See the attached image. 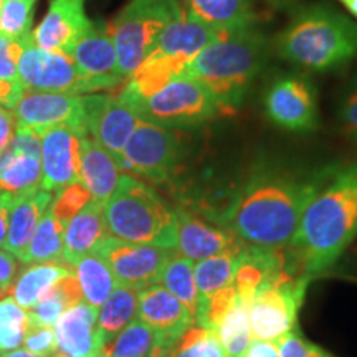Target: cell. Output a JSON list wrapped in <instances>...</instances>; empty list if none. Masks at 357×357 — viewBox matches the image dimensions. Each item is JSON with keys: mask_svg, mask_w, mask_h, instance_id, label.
Wrapping results in <instances>:
<instances>
[{"mask_svg": "<svg viewBox=\"0 0 357 357\" xmlns=\"http://www.w3.org/2000/svg\"><path fill=\"white\" fill-rule=\"evenodd\" d=\"M328 171L310 172L263 160L243 178L227 207L208 217L245 245L281 252L291 242L303 211Z\"/></svg>", "mask_w": 357, "mask_h": 357, "instance_id": "1", "label": "cell"}, {"mask_svg": "<svg viewBox=\"0 0 357 357\" xmlns=\"http://www.w3.org/2000/svg\"><path fill=\"white\" fill-rule=\"evenodd\" d=\"M357 238V162L329 167L284 248L289 271L314 278L336 265Z\"/></svg>", "mask_w": 357, "mask_h": 357, "instance_id": "2", "label": "cell"}, {"mask_svg": "<svg viewBox=\"0 0 357 357\" xmlns=\"http://www.w3.org/2000/svg\"><path fill=\"white\" fill-rule=\"evenodd\" d=\"M268 58V40L255 25L223 33L187 63L182 73L204 84L222 114L242 108L253 79Z\"/></svg>", "mask_w": 357, "mask_h": 357, "instance_id": "3", "label": "cell"}, {"mask_svg": "<svg viewBox=\"0 0 357 357\" xmlns=\"http://www.w3.org/2000/svg\"><path fill=\"white\" fill-rule=\"evenodd\" d=\"M276 52L305 70L341 68L357 56V25L329 7H305L278 35Z\"/></svg>", "mask_w": 357, "mask_h": 357, "instance_id": "4", "label": "cell"}, {"mask_svg": "<svg viewBox=\"0 0 357 357\" xmlns=\"http://www.w3.org/2000/svg\"><path fill=\"white\" fill-rule=\"evenodd\" d=\"M108 235L129 243L176 250V213L146 182L121 174L119 184L102 205Z\"/></svg>", "mask_w": 357, "mask_h": 357, "instance_id": "5", "label": "cell"}, {"mask_svg": "<svg viewBox=\"0 0 357 357\" xmlns=\"http://www.w3.org/2000/svg\"><path fill=\"white\" fill-rule=\"evenodd\" d=\"M181 12V0H131L109 22L108 30L124 79L139 68L162 30Z\"/></svg>", "mask_w": 357, "mask_h": 357, "instance_id": "6", "label": "cell"}, {"mask_svg": "<svg viewBox=\"0 0 357 357\" xmlns=\"http://www.w3.org/2000/svg\"><path fill=\"white\" fill-rule=\"evenodd\" d=\"M126 102L136 109L141 119L171 129L200 126L222 114L212 93L185 73L177 75L151 96Z\"/></svg>", "mask_w": 357, "mask_h": 357, "instance_id": "7", "label": "cell"}, {"mask_svg": "<svg viewBox=\"0 0 357 357\" xmlns=\"http://www.w3.org/2000/svg\"><path fill=\"white\" fill-rule=\"evenodd\" d=\"M312 278L281 270L268 281L248 305L253 339L276 342L298 328V314Z\"/></svg>", "mask_w": 357, "mask_h": 357, "instance_id": "8", "label": "cell"}, {"mask_svg": "<svg viewBox=\"0 0 357 357\" xmlns=\"http://www.w3.org/2000/svg\"><path fill=\"white\" fill-rule=\"evenodd\" d=\"M19 40L22 45L19 82L25 89L79 96L102 91L101 84L84 77L68 55L38 48L33 43L32 32Z\"/></svg>", "mask_w": 357, "mask_h": 357, "instance_id": "9", "label": "cell"}, {"mask_svg": "<svg viewBox=\"0 0 357 357\" xmlns=\"http://www.w3.org/2000/svg\"><path fill=\"white\" fill-rule=\"evenodd\" d=\"M184 154V144L171 128L141 119L123 149L119 164L146 181L169 182Z\"/></svg>", "mask_w": 357, "mask_h": 357, "instance_id": "10", "label": "cell"}, {"mask_svg": "<svg viewBox=\"0 0 357 357\" xmlns=\"http://www.w3.org/2000/svg\"><path fill=\"white\" fill-rule=\"evenodd\" d=\"M263 106L268 119L287 131L311 132L318 128V95L307 78L278 77L268 86Z\"/></svg>", "mask_w": 357, "mask_h": 357, "instance_id": "11", "label": "cell"}, {"mask_svg": "<svg viewBox=\"0 0 357 357\" xmlns=\"http://www.w3.org/2000/svg\"><path fill=\"white\" fill-rule=\"evenodd\" d=\"M93 252L108 263L118 284L137 291L159 283L164 266L172 255V250L123 242L113 236H106Z\"/></svg>", "mask_w": 357, "mask_h": 357, "instance_id": "12", "label": "cell"}, {"mask_svg": "<svg viewBox=\"0 0 357 357\" xmlns=\"http://www.w3.org/2000/svg\"><path fill=\"white\" fill-rule=\"evenodd\" d=\"M83 102L86 134L119 162L124 146L141 121V116L118 93H93L83 96Z\"/></svg>", "mask_w": 357, "mask_h": 357, "instance_id": "13", "label": "cell"}, {"mask_svg": "<svg viewBox=\"0 0 357 357\" xmlns=\"http://www.w3.org/2000/svg\"><path fill=\"white\" fill-rule=\"evenodd\" d=\"M12 113L15 128L32 129L37 134L55 126H71L86 134L84 102L79 95L25 89Z\"/></svg>", "mask_w": 357, "mask_h": 357, "instance_id": "14", "label": "cell"}, {"mask_svg": "<svg viewBox=\"0 0 357 357\" xmlns=\"http://www.w3.org/2000/svg\"><path fill=\"white\" fill-rule=\"evenodd\" d=\"M42 189V142L32 129L15 128L0 155V190L13 197Z\"/></svg>", "mask_w": 357, "mask_h": 357, "instance_id": "15", "label": "cell"}, {"mask_svg": "<svg viewBox=\"0 0 357 357\" xmlns=\"http://www.w3.org/2000/svg\"><path fill=\"white\" fill-rule=\"evenodd\" d=\"M38 136L42 142V189L53 194L78 182L79 146L84 132L71 126H55Z\"/></svg>", "mask_w": 357, "mask_h": 357, "instance_id": "16", "label": "cell"}, {"mask_svg": "<svg viewBox=\"0 0 357 357\" xmlns=\"http://www.w3.org/2000/svg\"><path fill=\"white\" fill-rule=\"evenodd\" d=\"M176 250L194 263L245 247L234 234L215 222L205 220L187 207H176Z\"/></svg>", "mask_w": 357, "mask_h": 357, "instance_id": "17", "label": "cell"}, {"mask_svg": "<svg viewBox=\"0 0 357 357\" xmlns=\"http://www.w3.org/2000/svg\"><path fill=\"white\" fill-rule=\"evenodd\" d=\"M68 56L84 77L101 84L102 91H111L126 83L119 71L118 55L108 24L93 22L88 32L71 48Z\"/></svg>", "mask_w": 357, "mask_h": 357, "instance_id": "18", "label": "cell"}, {"mask_svg": "<svg viewBox=\"0 0 357 357\" xmlns=\"http://www.w3.org/2000/svg\"><path fill=\"white\" fill-rule=\"evenodd\" d=\"M83 3L84 0H52L47 15L32 32L33 43L42 50L68 55L93 25Z\"/></svg>", "mask_w": 357, "mask_h": 357, "instance_id": "19", "label": "cell"}, {"mask_svg": "<svg viewBox=\"0 0 357 357\" xmlns=\"http://www.w3.org/2000/svg\"><path fill=\"white\" fill-rule=\"evenodd\" d=\"M223 33L225 32L212 29L211 25L192 17L182 7V12L169 22V25L159 35L155 47L149 55L171 58L184 65L185 68L192 58L199 55L208 45L217 42Z\"/></svg>", "mask_w": 357, "mask_h": 357, "instance_id": "20", "label": "cell"}, {"mask_svg": "<svg viewBox=\"0 0 357 357\" xmlns=\"http://www.w3.org/2000/svg\"><path fill=\"white\" fill-rule=\"evenodd\" d=\"M136 318L164 334L171 342H176L195 324L190 311L159 283L141 289L137 294Z\"/></svg>", "mask_w": 357, "mask_h": 357, "instance_id": "21", "label": "cell"}, {"mask_svg": "<svg viewBox=\"0 0 357 357\" xmlns=\"http://www.w3.org/2000/svg\"><path fill=\"white\" fill-rule=\"evenodd\" d=\"M284 268V250L275 252L245 245L236 257L234 273V288L238 301L248 307L255 294Z\"/></svg>", "mask_w": 357, "mask_h": 357, "instance_id": "22", "label": "cell"}, {"mask_svg": "<svg viewBox=\"0 0 357 357\" xmlns=\"http://www.w3.org/2000/svg\"><path fill=\"white\" fill-rule=\"evenodd\" d=\"M123 169L118 159L84 134L79 146L78 181L86 187L93 200L105 205L119 184Z\"/></svg>", "mask_w": 357, "mask_h": 357, "instance_id": "23", "label": "cell"}, {"mask_svg": "<svg viewBox=\"0 0 357 357\" xmlns=\"http://www.w3.org/2000/svg\"><path fill=\"white\" fill-rule=\"evenodd\" d=\"M98 310L82 301L66 310L53 326L58 349L68 357H101L96 339Z\"/></svg>", "mask_w": 357, "mask_h": 357, "instance_id": "24", "label": "cell"}, {"mask_svg": "<svg viewBox=\"0 0 357 357\" xmlns=\"http://www.w3.org/2000/svg\"><path fill=\"white\" fill-rule=\"evenodd\" d=\"M53 200L52 192L38 189L30 194L17 197L10 208V217H8V230L7 240L3 250L15 258L22 260L30 240L37 230L38 222L42 220L43 213L50 207Z\"/></svg>", "mask_w": 357, "mask_h": 357, "instance_id": "25", "label": "cell"}, {"mask_svg": "<svg viewBox=\"0 0 357 357\" xmlns=\"http://www.w3.org/2000/svg\"><path fill=\"white\" fill-rule=\"evenodd\" d=\"M106 236L109 235L102 215V204L91 200L65 227L63 260L66 265L75 268L78 260L91 253Z\"/></svg>", "mask_w": 357, "mask_h": 357, "instance_id": "26", "label": "cell"}, {"mask_svg": "<svg viewBox=\"0 0 357 357\" xmlns=\"http://www.w3.org/2000/svg\"><path fill=\"white\" fill-rule=\"evenodd\" d=\"M174 342L139 319H132L109 344L101 357H167Z\"/></svg>", "mask_w": 357, "mask_h": 357, "instance_id": "27", "label": "cell"}, {"mask_svg": "<svg viewBox=\"0 0 357 357\" xmlns=\"http://www.w3.org/2000/svg\"><path fill=\"white\" fill-rule=\"evenodd\" d=\"M192 17L220 32H235L253 25L252 0H182Z\"/></svg>", "mask_w": 357, "mask_h": 357, "instance_id": "28", "label": "cell"}, {"mask_svg": "<svg viewBox=\"0 0 357 357\" xmlns=\"http://www.w3.org/2000/svg\"><path fill=\"white\" fill-rule=\"evenodd\" d=\"M137 289L118 284L98 310L96 339L100 349L109 344L137 316Z\"/></svg>", "mask_w": 357, "mask_h": 357, "instance_id": "29", "label": "cell"}, {"mask_svg": "<svg viewBox=\"0 0 357 357\" xmlns=\"http://www.w3.org/2000/svg\"><path fill=\"white\" fill-rule=\"evenodd\" d=\"M70 273H75V268L63 263H33L13 281L10 296L24 310H32L58 281Z\"/></svg>", "mask_w": 357, "mask_h": 357, "instance_id": "30", "label": "cell"}, {"mask_svg": "<svg viewBox=\"0 0 357 357\" xmlns=\"http://www.w3.org/2000/svg\"><path fill=\"white\" fill-rule=\"evenodd\" d=\"M83 301V293L79 288L77 275L70 273L61 278L45 296L35 305L32 310L26 311L29 324L53 326L61 318V314L70 307Z\"/></svg>", "mask_w": 357, "mask_h": 357, "instance_id": "31", "label": "cell"}, {"mask_svg": "<svg viewBox=\"0 0 357 357\" xmlns=\"http://www.w3.org/2000/svg\"><path fill=\"white\" fill-rule=\"evenodd\" d=\"M75 275L83 293V301L95 310H100L102 303L108 300L113 289L118 287L113 271L108 263L96 252L88 253L75 265Z\"/></svg>", "mask_w": 357, "mask_h": 357, "instance_id": "32", "label": "cell"}, {"mask_svg": "<svg viewBox=\"0 0 357 357\" xmlns=\"http://www.w3.org/2000/svg\"><path fill=\"white\" fill-rule=\"evenodd\" d=\"M63 235L65 225L53 215L50 207L38 222L37 230L26 247L22 263H63ZM70 266V265H68Z\"/></svg>", "mask_w": 357, "mask_h": 357, "instance_id": "33", "label": "cell"}, {"mask_svg": "<svg viewBox=\"0 0 357 357\" xmlns=\"http://www.w3.org/2000/svg\"><path fill=\"white\" fill-rule=\"evenodd\" d=\"M159 284H162L172 296H176L190 311L194 319L197 318L202 298H200L197 284H195L194 261L178 255V253L171 255L164 266L162 275H160Z\"/></svg>", "mask_w": 357, "mask_h": 357, "instance_id": "34", "label": "cell"}, {"mask_svg": "<svg viewBox=\"0 0 357 357\" xmlns=\"http://www.w3.org/2000/svg\"><path fill=\"white\" fill-rule=\"evenodd\" d=\"M242 250L223 252L194 263V278L202 301L218 289L234 284L236 257Z\"/></svg>", "mask_w": 357, "mask_h": 357, "instance_id": "35", "label": "cell"}, {"mask_svg": "<svg viewBox=\"0 0 357 357\" xmlns=\"http://www.w3.org/2000/svg\"><path fill=\"white\" fill-rule=\"evenodd\" d=\"M223 349L229 357H243L248 346L252 344L253 334L250 326L248 307L236 303L231 310L227 312L225 318L218 323L217 329L213 331Z\"/></svg>", "mask_w": 357, "mask_h": 357, "instance_id": "36", "label": "cell"}, {"mask_svg": "<svg viewBox=\"0 0 357 357\" xmlns=\"http://www.w3.org/2000/svg\"><path fill=\"white\" fill-rule=\"evenodd\" d=\"M29 328L26 310L12 296L0 298V352L20 349Z\"/></svg>", "mask_w": 357, "mask_h": 357, "instance_id": "37", "label": "cell"}, {"mask_svg": "<svg viewBox=\"0 0 357 357\" xmlns=\"http://www.w3.org/2000/svg\"><path fill=\"white\" fill-rule=\"evenodd\" d=\"M167 357H229L215 334L202 326H192L174 342Z\"/></svg>", "mask_w": 357, "mask_h": 357, "instance_id": "38", "label": "cell"}, {"mask_svg": "<svg viewBox=\"0 0 357 357\" xmlns=\"http://www.w3.org/2000/svg\"><path fill=\"white\" fill-rule=\"evenodd\" d=\"M37 0H3L0 8V32L12 38H22L32 32Z\"/></svg>", "mask_w": 357, "mask_h": 357, "instance_id": "39", "label": "cell"}, {"mask_svg": "<svg viewBox=\"0 0 357 357\" xmlns=\"http://www.w3.org/2000/svg\"><path fill=\"white\" fill-rule=\"evenodd\" d=\"M238 303V296L234 284L218 289L208 298H205L200 305L199 314L195 318V326H202V328L208 329V331H215L217 326L220 321L225 318L229 312Z\"/></svg>", "mask_w": 357, "mask_h": 357, "instance_id": "40", "label": "cell"}, {"mask_svg": "<svg viewBox=\"0 0 357 357\" xmlns=\"http://www.w3.org/2000/svg\"><path fill=\"white\" fill-rule=\"evenodd\" d=\"M91 200L93 199L86 187L78 181L56 192V197H53L50 204V211L66 227L71 218L77 215L78 212H82Z\"/></svg>", "mask_w": 357, "mask_h": 357, "instance_id": "41", "label": "cell"}, {"mask_svg": "<svg viewBox=\"0 0 357 357\" xmlns=\"http://www.w3.org/2000/svg\"><path fill=\"white\" fill-rule=\"evenodd\" d=\"M280 357H336L323 347L307 339L300 333V328L293 329L291 333L275 342Z\"/></svg>", "mask_w": 357, "mask_h": 357, "instance_id": "42", "label": "cell"}, {"mask_svg": "<svg viewBox=\"0 0 357 357\" xmlns=\"http://www.w3.org/2000/svg\"><path fill=\"white\" fill-rule=\"evenodd\" d=\"M22 45L19 38H12L0 32V79L8 83L19 82V60Z\"/></svg>", "mask_w": 357, "mask_h": 357, "instance_id": "43", "label": "cell"}, {"mask_svg": "<svg viewBox=\"0 0 357 357\" xmlns=\"http://www.w3.org/2000/svg\"><path fill=\"white\" fill-rule=\"evenodd\" d=\"M22 346L25 347V351L32 352L35 356H52L53 352L58 351L55 329L50 328V326L29 324Z\"/></svg>", "mask_w": 357, "mask_h": 357, "instance_id": "44", "label": "cell"}, {"mask_svg": "<svg viewBox=\"0 0 357 357\" xmlns=\"http://www.w3.org/2000/svg\"><path fill=\"white\" fill-rule=\"evenodd\" d=\"M339 121L347 136L357 141V78L349 84L339 105Z\"/></svg>", "mask_w": 357, "mask_h": 357, "instance_id": "45", "label": "cell"}, {"mask_svg": "<svg viewBox=\"0 0 357 357\" xmlns=\"http://www.w3.org/2000/svg\"><path fill=\"white\" fill-rule=\"evenodd\" d=\"M17 268H19V263H17L15 257L0 248V298L7 293L8 288H12Z\"/></svg>", "mask_w": 357, "mask_h": 357, "instance_id": "46", "label": "cell"}, {"mask_svg": "<svg viewBox=\"0 0 357 357\" xmlns=\"http://www.w3.org/2000/svg\"><path fill=\"white\" fill-rule=\"evenodd\" d=\"M24 91L25 88L22 86V83H8L0 79V106L13 111Z\"/></svg>", "mask_w": 357, "mask_h": 357, "instance_id": "47", "label": "cell"}, {"mask_svg": "<svg viewBox=\"0 0 357 357\" xmlns=\"http://www.w3.org/2000/svg\"><path fill=\"white\" fill-rule=\"evenodd\" d=\"M13 134H15V118L10 109L0 106V155L10 144Z\"/></svg>", "mask_w": 357, "mask_h": 357, "instance_id": "48", "label": "cell"}, {"mask_svg": "<svg viewBox=\"0 0 357 357\" xmlns=\"http://www.w3.org/2000/svg\"><path fill=\"white\" fill-rule=\"evenodd\" d=\"M15 197L7 192L0 190V248H3L7 240V230H8V217H10V208Z\"/></svg>", "mask_w": 357, "mask_h": 357, "instance_id": "49", "label": "cell"}, {"mask_svg": "<svg viewBox=\"0 0 357 357\" xmlns=\"http://www.w3.org/2000/svg\"><path fill=\"white\" fill-rule=\"evenodd\" d=\"M243 357H280V354H278V349H276L275 342L253 339L252 344L248 346V349L243 354Z\"/></svg>", "mask_w": 357, "mask_h": 357, "instance_id": "50", "label": "cell"}, {"mask_svg": "<svg viewBox=\"0 0 357 357\" xmlns=\"http://www.w3.org/2000/svg\"><path fill=\"white\" fill-rule=\"evenodd\" d=\"M0 357H42V356H35L32 352L25 349H13L7 352H0Z\"/></svg>", "mask_w": 357, "mask_h": 357, "instance_id": "51", "label": "cell"}, {"mask_svg": "<svg viewBox=\"0 0 357 357\" xmlns=\"http://www.w3.org/2000/svg\"><path fill=\"white\" fill-rule=\"evenodd\" d=\"M337 2H341L342 7L357 19V0H337Z\"/></svg>", "mask_w": 357, "mask_h": 357, "instance_id": "52", "label": "cell"}, {"mask_svg": "<svg viewBox=\"0 0 357 357\" xmlns=\"http://www.w3.org/2000/svg\"><path fill=\"white\" fill-rule=\"evenodd\" d=\"M266 2H270L271 6L275 7H281V6H287V3L291 2V0H266Z\"/></svg>", "mask_w": 357, "mask_h": 357, "instance_id": "53", "label": "cell"}, {"mask_svg": "<svg viewBox=\"0 0 357 357\" xmlns=\"http://www.w3.org/2000/svg\"><path fill=\"white\" fill-rule=\"evenodd\" d=\"M48 357H68V356H66L65 352H61L60 349H58L56 352H53V354H52V356H48Z\"/></svg>", "mask_w": 357, "mask_h": 357, "instance_id": "54", "label": "cell"}, {"mask_svg": "<svg viewBox=\"0 0 357 357\" xmlns=\"http://www.w3.org/2000/svg\"><path fill=\"white\" fill-rule=\"evenodd\" d=\"M2 2H3V0H0V8H2Z\"/></svg>", "mask_w": 357, "mask_h": 357, "instance_id": "55", "label": "cell"}]
</instances>
